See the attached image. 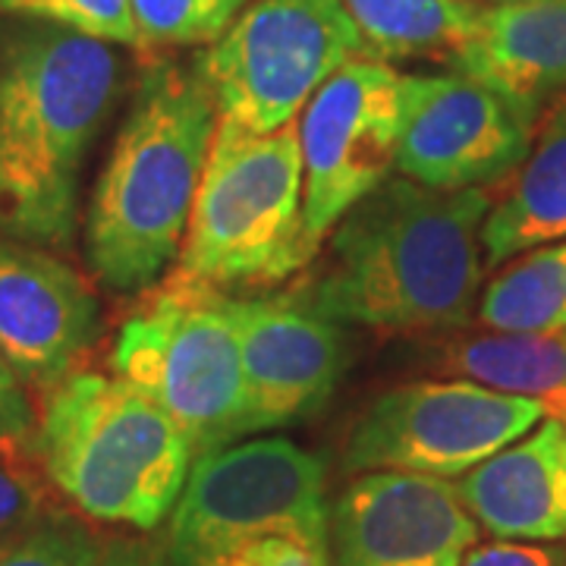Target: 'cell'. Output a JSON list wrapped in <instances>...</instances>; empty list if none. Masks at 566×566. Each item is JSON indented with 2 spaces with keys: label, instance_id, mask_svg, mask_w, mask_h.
<instances>
[{
  "label": "cell",
  "instance_id": "6da1fadb",
  "mask_svg": "<svg viewBox=\"0 0 566 566\" xmlns=\"http://www.w3.org/2000/svg\"><path fill=\"white\" fill-rule=\"evenodd\" d=\"M485 189H431L390 177L331 240L303 296L340 324L378 331H453L472 322L482 286Z\"/></svg>",
  "mask_w": 566,
  "mask_h": 566
},
{
  "label": "cell",
  "instance_id": "7a4b0ae2",
  "mask_svg": "<svg viewBox=\"0 0 566 566\" xmlns=\"http://www.w3.org/2000/svg\"><path fill=\"white\" fill-rule=\"evenodd\" d=\"M117 95L107 41L51 22L0 39V237L70 245L85 155Z\"/></svg>",
  "mask_w": 566,
  "mask_h": 566
},
{
  "label": "cell",
  "instance_id": "3957f363",
  "mask_svg": "<svg viewBox=\"0 0 566 566\" xmlns=\"http://www.w3.org/2000/svg\"><path fill=\"white\" fill-rule=\"evenodd\" d=\"M218 104L202 66L155 61L142 73L85 218V259L114 293H142L180 255Z\"/></svg>",
  "mask_w": 566,
  "mask_h": 566
},
{
  "label": "cell",
  "instance_id": "277c9868",
  "mask_svg": "<svg viewBox=\"0 0 566 566\" xmlns=\"http://www.w3.org/2000/svg\"><path fill=\"white\" fill-rule=\"evenodd\" d=\"M39 457L51 485L85 516L155 532L180 501L196 450L151 397L117 375L85 371L51 390Z\"/></svg>",
  "mask_w": 566,
  "mask_h": 566
},
{
  "label": "cell",
  "instance_id": "5b68a950",
  "mask_svg": "<svg viewBox=\"0 0 566 566\" xmlns=\"http://www.w3.org/2000/svg\"><path fill=\"white\" fill-rule=\"evenodd\" d=\"M305 230L300 123L249 133L218 117L174 283L227 296L271 290L315 259Z\"/></svg>",
  "mask_w": 566,
  "mask_h": 566
},
{
  "label": "cell",
  "instance_id": "8992f818",
  "mask_svg": "<svg viewBox=\"0 0 566 566\" xmlns=\"http://www.w3.org/2000/svg\"><path fill=\"white\" fill-rule=\"evenodd\" d=\"M111 368L161 406L199 457L249 434L237 296L167 281L120 327Z\"/></svg>",
  "mask_w": 566,
  "mask_h": 566
},
{
  "label": "cell",
  "instance_id": "52a82bcc",
  "mask_svg": "<svg viewBox=\"0 0 566 566\" xmlns=\"http://www.w3.org/2000/svg\"><path fill=\"white\" fill-rule=\"evenodd\" d=\"M264 535H290L331 551L322 460L286 438L237 441L202 453L170 513V551L186 566H208Z\"/></svg>",
  "mask_w": 566,
  "mask_h": 566
},
{
  "label": "cell",
  "instance_id": "ba28073f",
  "mask_svg": "<svg viewBox=\"0 0 566 566\" xmlns=\"http://www.w3.org/2000/svg\"><path fill=\"white\" fill-rule=\"evenodd\" d=\"M365 54L344 0H252L199 61L218 117L274 133L346 61Z\"/></svg>",
  "mask_w": 566,
  "mask_h": 566
},
{
  "label": "cell",
  "instance_id": "9c48e42d",
  "mask_svg": "<svg viewBox=\"0 0 566 566\" xmlns=\"http://www.w3.org/2000/svg\"><path fill=\"white\" fill-rule=\"evenodd\" d=\"M547 416L542 400L450 378L397 387L356 422L346 472H416L463 479Z\"/></svg>",
  "mask_w": 566,
  "mask_h": 566
},
{
  "label": "cell",
  "instance_id": "30bf717a",
  "mask_svg": "<svg viewBox=\"0 0 566 566\" xmlns=\"http://www.w3.org/2000/svg\"><path fill=\"white\" fill-rule=\"evenodd\" d=\"M403 126L400 73L359 54L346 61L303 107L305 230L322 243L346 214L390 180Z\"/></svg>",
  "mask_w": 566,
  "mask_h": 566
},
{
  "label": "cell",
  "instance_id": "8fae6325",
  "mask_svg": "<svg viewBox=\"0 0 566 566\" xmlns=\"http://www.w3.org/2000/svg\"><path fill=\"white\" fill-rule=\"evenodd\" d=\"M403 126L397 167L431 189H479L526 161L532 123L463 73L400 76Z\"/></svg>",
  "mask_w": 566,
  "mask_h": 566
},
{
  "label": "cell",
  "instance_id": "7c38bea8",
  "mask_svg": "<svg viewBox=\"0 0 566 566\" xmlns=\"http://www.w3.org/2000/svg\"><path fill=\"white\" fill-rule=\"evenodd\" d=\"M479 532L447 479L363 472L331 510V566H463Z\"/></svg>",
  "mask_w": 566,
  "mask_h": 566
},
{
  "label": "cell",
  "instance_id": "4fadbf2b",
  "mask_svg": "<svg viewBox=\"0 0 566 566\" xmlns=\"http://www.w3.org/2000/svg\"><path fill=\"white\" fill-rule=\"evenodd\" d=\"M249 434L300 424L331 403L344 378V324L300 293L237 296Z\"/></svg>",
  "mask_w": 566,
  "mask_h": 566
},
{
  "label": "cell",
  "instance_id": "5bb4252c",
  "mask_svg": "<svg viewBox=\"0 0 566 566\" xmlns=\"http://www.w3.org/2000/svg\"><path fill=\"white\" fill-rule=\"evenodd\" d=\"M98 331V300L82 274L41 245L0 237V353L22 385L61 387Z\"/></svg>",
  "mask_w": 566,
  "mask_h": 566
},
{
  "label": "cell",
  "instance_id": "9a60e30c",
  "mask_svg": "<svg viewBox=\"0 0 566 566\" xmlns=\"http://www.w3.org/2000/svg\"><path fill=\"white\" fill-rule=\"evenodd\" d=\"M457 73L491 88L526 123L566 92V0H510L479 10L450 54Z\"/></svg>",
  "mask_w": 566,
  "mask_h": 566
},
{
  "label": "cell",
  "instance_id": "2e32d148",
  "mask_svg": "<svg viewBox=\"0 0 566 566\" xmlns=\"http://www.w3.org/2000/svg\"><path fill=\"white\" fill-rule=\"evenodd\" d=\"M475 523L506 542L566 538V422L545 416L457 482Z\"/></svg>",
  "mask_w": 566,
  "mask_h": 566
},
{
  "label": "cell",
  "instance_id": "e0dca14e",
  "mask_svg": "<svg viewBox=\"0 0 566 566\" xmlns=\"http://www.w3.org/2000/svg\"><path fill=\"white\" fill-rule=\"evenodd\" d=\"M566 240V98L554 104L504 199L482 227L485 264L497 268L528 249Z\"/></svg>",
  "mask_w": 566,
  "mask_h": 566
},
{
  "label": "cell",
  "instance_id": "ac0fdd59",
  "mask_svg": "<svg viewBox=\"0 0 566 566\" xmlns=\"http://www.w3.org/2000/svg\"><path fill=\"white\" fill-rule=\"evenodd\" d=\"M450 378H465L501 394L535 397L547 416H566V331L560 334H491L444 346L434 363Z\"/></svg>",
  "mask_w": 566,
  "mask_h": 566
},
{
  "label": "cell",
  "instance_id": "d6986e66",
  "mask_svg": "<svg viewBox=\"0 0 566 566\" xmlns=\"http://www.w3.org/2000/svg\"><path fill=\"white\" fill-rule=\"evenodd\" d=\"M344 7L365 54L378 61L450 54L482 10L472 0H344Z\"/></svg>",
  "mask_w": 566,
  "mask_h": 566
},
{
  "label": "cell",
  "instance_id": "ffe728a7",
  "mask_svg": "<svg viewBox=\"0 0 566 566\" xmlns=\"http://www.w3.org/2000/svg\"><path fill=\"white\" fill-rule=\"evenodd\" d=\"M475 315L497 334L566 331V240L528 249L506 264L485 286Z\"/></svg>",
  "mask_w": 566,
  "mask_h": 566
},
{
  "label": "cell",
  "instance_id": "44dd1931",
  "mask_svg": "<svg viewBox=\"0 0 566 566\" xmlns=\"http://www.w3.org/2000/svg\"><path fill=\"white\" fill-rule=\"evenodd\" d=\"M249 0H129L139 48L214 44Z\"/></svg>",
  "mask_w": 566,
  "mask_h": 566
},
{
  "label": "cell",
  "instance_id": "7402d4cb",
  "mask_svg": "<svg viewBox=\"0 0 566 566\" xmlns=\"http://www.w3.org/2000/svg\"><path fill=\"white\" fill-rule=\"evenodd\" d=\"M102 557L98 538L57 510L0 542V566H102Z\"/></svg>",
  "mask_w": 566,
  "mask_h": 566
},
{
  "label": "cell",
  "instance_id": "603a6c76",
  "mask_svg": "<svg viewBox=\"0 0 566 566\" xmlns=\"http://www.w3.org/2000/svg\"><path fill=\"white\" fill-rule=\"evenodd\" d=\"M0 13L51 22L107 44L139 48L129 0H0Z\"/></svg>",
  "mask_w": 566,
  "mask_h": 566
},
{
  "label": "cell",
  "instance_id": "cb8c5ba5",
  "mask_svg": "<svg viewBox=\"0 0 566 566\" xmlns=\"http://www.w3.org/2000/svg\"><path fill=\"white\" fill-rule=\"evenodd\" d=\"M17 444L0 441V542L54 513L41 475L22 460Z\"/></svg>",
  "mask_w": 566,
  "mask_h": 566
},
{
  "label": "cell",
  "instance_id": "d4e9b609",
  "mask_svg": "<svg viewBox=\"0 0 566 566\" xmlns=\"http://www.w3.org/2000/svg\"><path fill=\"white\" fill-rule=\"evenodd\" d=\"M208 566H331V551L290 535H264L237 545Z\"/></svg>",
  "mask_w": 566,
  "mask_h": 566
},
{
  "label": "cell",
  "instance_id": "484cf974",
  "mask_svg": "<svg viewBox=\"0 0 566 566\" xmlns=\"http://www.w3.org/2000/svg\"><path fill=\"white\" fill-rule=\"evenodd\" d=\"M463 566H566V545L557 542H494L472 547Z\"/></svg>",
  "mask_w": 566,
  "mask_h": 566
},
{
  "label": "cell",
  "instance_id": "4316f807",
  "mask_svg": "<svg viewBox=\"0 0 566 566\" xmlns=\"http://www.w3.org/2000/svg\"><path fill=\"white\" fill-rule=\"evenodd\" d=\"M35 428L22 378L0 353V441H25Z\"/></svg>",
  "mask_w": 566,
  "mask_h": 566
},
{
  "label": "cell",
  "instance_id": "83f0119b",
  "mask_svg": "<svg viewBox=\"0 0 566 566\" xmlns=\"http://www.w3.org/2000/svg\"><path fill=\"white\" fill-rule=\"evenodd\" d=\"M102 566H186L170 551L167 538H145V535H129V538H114L104 547Z\"/></svg>",
  "mask_w": 566,
  "mask_h": 566
},
{
  "label": "cell",
  "instance_id": "f1b7e54d",
  "mask_svg": "<svg viewBox=\"0 0 566 566\" xmlns=\"http://www.w3.org/2000/svg\"><path fill=\"white\" fill-rule=\"evenodd\" d=\"M488 3H510V0H488Z\"/></svg>",
  "mask_w": 566,
  "mask_h": 566
},
{
  "label": "cell",
  "instance_id": "f546056e",
  "mask_svg": "<svg viewBox=\"0 0 566 566\" xmlns=\"http://www.w3.org/2000/svg\"><path fill=\"white\" fill-rule=\"evenodd\" d=\"M564 422H566V416H564Z\"/></svg>",
  "mask_w": 566,
  "mask_h": 566
}]
</instances>
